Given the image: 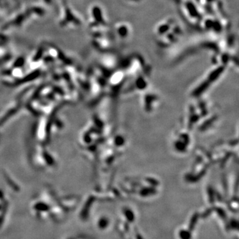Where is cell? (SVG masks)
Returning <instances> with one entry per match:
<instances>
[{"label":"cell","mask_w":239,"mask_h":239,"mask_svg":"<svg viewBox=\"0 0 239 239\" xmlns=\"http://www.w3.org/2000/svg\"><path fill=\"white\" fill-rule=\"evenodd\" d=\"M114 27V31L119 39L123 41L129 39L132 34V28L128 23L122 21L117 23Z\"/></svg>","instance_id":"7a4b0ae2"},{"label":"cell","mask_w":239,"mask_h":239,"mask_svg":"<svg viewBox=\"0 0 239 239\" xmlns=\"http://www.w3.org/2000/svg\"><path fill=\"white\" fill-rule=\"evenodd\" d=\"M197 221V216H194L192 218V219L190 221V223L189 225V231H193L195 229V226L196 225V222Z\"/></svg>","instance_id":"277c9868"},{"label":"cell","mask_w":239,"mask_h":239,"mask_svg":"<svg viewBox=\"0 0 239 239\" xmlns=\"http://www.w3.org/2000/svg\"><path fill=\"white\" fill-rule=\"evenodd\" d=\"M157 42L161 47H169L177 42L181 37V26L174 18H167L161 21L154 29Z\"/></svg>","instance_id":"6da1fadb"},{"label":"cell","mask_w":239,"mask_h":239,"mask_svg":"<svg viewBox=\"0 0 239 239\" xmlns=\"http://www.w3.org/2000/svg\"><path fill=\"white\" fill-rule=\"evenodd\" d=\"M179 235L181 239H191V235L189 231L181 230L179 231Z\"/></svg>","instance_id":"3957f363"}]
</instances>
